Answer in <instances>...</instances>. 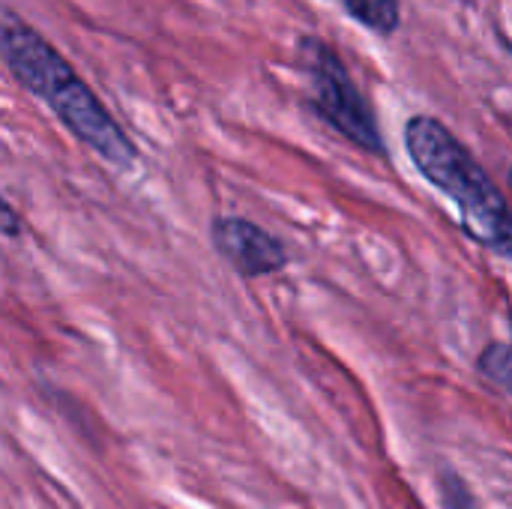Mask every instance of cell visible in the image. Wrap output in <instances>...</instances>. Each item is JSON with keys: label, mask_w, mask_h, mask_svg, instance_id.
Masks as SVG:
<instances>
[{"label": "cell", "mask_w": 512, "mask_h": 509, "mask_svg": "<svg viewBox=\"0 0 512 509\" xmlns=\"http://www.w3.org/2000/svg\"><path fill=\"white\" fill-rule=\"evenodd\" d=\"M0 48H3V63L15 75V81L24 90H30L39 102H45L51 114L84 147H90L99 159H105L120 171L138 162L135 141L111 117V111L90 90V84L33 24L18 18L12 9H3Z\"/></svg>", "instance_id": "cell-1"}, {"label": "cell", "mask_w": 512, "mask_h": 509, "mask_svg": "<svg viewBox=\"0 0 512 509\" xmlns=\"http://www.w3.org/2000/svg\"><path fill=\"white\" fill-rule=\"evenodd\" d=\"M405 147L420 177L456 204L465 234L483 249L512 261L510 204L474 153L429 114H414L405 123Z\"/></svg>", "instance_id": "cell-2"}, {"label": "cell", "mask_w": 512, "mask_h": 509, "mask_svg": "<svg viewBox=\"0 0 512 509\" xmlns=\"http://www.w3.org/2000/svg\"><path fill=\"white\" fill-rule=\"evenodd\" d=\"M297 57L303 78L309 84L312 111L357 150L384 156L387 141L378 129V117L360 93V87L354 84L339 51L318 36H303L297 45Z\"/></svg>", "instance_id": "cell-3"}, {"label": "cell", "mask_w": 512, "mask_h": 509, "mask_svg": "<svg viewBox=\"0 0 512 509\" xmlns=\"http://www.w3.org/2000/svg\"><path fill=\"white\" fill-rule=\"evenodd\" d=\"M213 249L243 276L258 279L270 276L288 267V249L285 243L270 234L267 228L255 225L243 216H219L210 225Z\"/></svg>", "instance_id": "cell-4"}, {"label": "cell", "mask_w": 512, "mask_h": 509, "mask_svg": "<svg viewBox=\"0 0 512 509\" xmlns=\"http://www.w3.org/2000/svg\"><path fill=\"white\" fill-rule=\"evenodd\" d=\"M345 12L378 36H393L402 24L399 0H342Z\"/></svg>", "instance_id": "cell-5"}, {"label": "cell", "mask_w": 512, "mask_h": 509, "mask_svg": "<svg viewBox=\"0 0 512 509\" xmlns=\"http://www.w3.org/2000/svg\"><path fill=\"white\" fill-rule=\"evenodd\" d=\"M477 369L483 378H489L495 387H501L512 396V345H504V342L486 345L483 354L477 357Z\"/></svg>", "instance_id": "cell-6"}, {"label": "cell", "mask_w": 512, "mask_h": 509, "mask_svg": "<svg viewBox=\"0 0 512 509\" xmlns=\"http://www.w3.org/2000/svg\"><path fill=\"white\" fill-rule=\"evenodd\" d=\"M441 495H444V507L447 509H483L474 501L465 480L459 474H453V471L441 474Z\"/></svg>", "instance_id": "cell-7"}, {"label": "cell", "mask_w": 512, "mask_h": 509, "mask_svg": "<svg viewBox=\"0 0 512 509\" xmlns=\"http://www.w3.org/2000/svg\"><path fill=\"white\" fill-rule=\"evenodd\" d=\"M21 225H18V216L12 210V204H3V234L6 237H18Z\"/></svg>", "instance_id": "cell-8"}, {"label": "cell", "mask_w": 512, "mask_h": 509, "mask_svg": "<svg viewBox=\"0 0 512 509\" xmlns=\"http://www.w3.org/2000/svg\"><path fill=\"white\" fill-rule=\"evenodd\" d=\"M507 180H510V189H512V168H510V174H507Z\"/></svg>", "instance_id": "cell-9"}]
</instances>
